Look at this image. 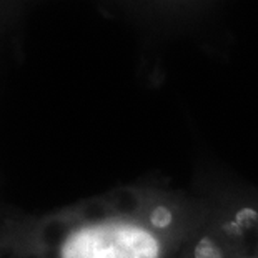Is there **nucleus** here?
<instances>
[{"instance_id": "nucleus-1", "label": "nucleus", "mask_w": 258, "mask_h": 258, "mask_svg": "<svg viewBox=\"0 0 258 258\" xmlns=\"http://www.w3.org/2000/svg\"><path fill=\"white\" fill-rule=\"evenodd\" d=\"M202 222L177 191L135 188L112 210L67 225L55 258H178Z\"/></svg>"}, {"instance_id": "nucleus-2", "label": "nucleus", "mask_w": 258, "mask_h": 258, "mask_svg": "<svg viewBox=\"0 0 258 258\" xmlns=\"http://www.w3.org/2000/svg\"><path fill=\"white\" fill-rule=\"evenodd\" d=\"M178 258H258V208L241 205L202 222Z\"/></svg>"}]
</instances>
